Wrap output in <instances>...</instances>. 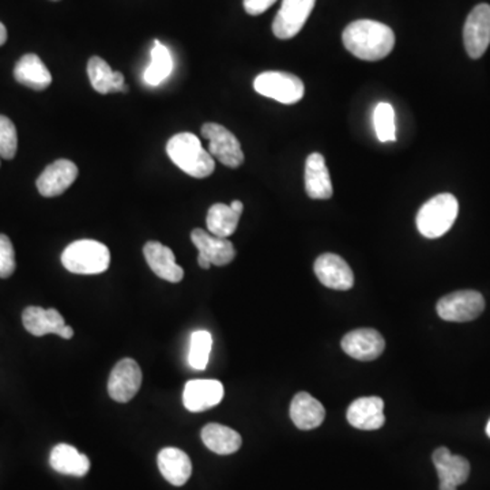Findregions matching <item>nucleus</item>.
<instances>
[{"label":"nucleus","mask_w":490,"mask_h":490,"mask_svg":"<svg viewBox=\"0 0 490 490\" xmlns=\"http://www.w3.org/2000/svg\"><path fill=\"white\" fill-rule=\"evenodd\" d=\"M486 435L489 436V437H490V419H489V422H487V425H486Z\"/></svg>","instance_id":"38"},{"label":"nucleus","mask_w":490,"mask_h":490,"mask_svg":"<svg viewBox=\"0 0 490 490\" xmlns=\"http://www.w3.org/2000/svg\"><path fill=\"white\" fill-rule=\"evenodd\" d=\"M466 52L471 59L484 56L490 45V5H478L471 10L463 29Z\"/></svg>","instance_id":"8"},{"label":"nucleus","mask_w":490,"mask_h":490,"mask_svg":"<svg viewBox=\"0 0 490 490\" xmlns=\"http://www.w3.org/2000/svg\"><path fill=\"white\" fill-rule=\"evenodd\" d=\"M142 386V370L132 358H122L114 365L108 380V394L119 403L130 402Z\"/></svg>","instance_id":"9"},{"label":"nucleus","mask_w":490,"mask_h":490,"mask_svg":"<svg viewBox=\"0 0 490 490\" xmlns=\"http://www.w3.org/2000/svg\"><path fill=\"white\" fill-rule=\"evenodd\" d=\"M87 75H89L93 89L100 94L128 92L122 74L112 70L111 65L101 57H90L89 63H87Z\"/></svg>","instance_id":"23"},{"label":"nucleus","mask_w":490,"mask_h":490,"mask_svg":"<svg viewBox=\"0 0 490 490\" xmlns=\"http://www.w3.org/2000/svg\"><path fill=\"white\" fill-rule=\"evenodd\" d=\"M158 468L163 478L173 485L182 486L187 484L192 474V463L190 456L181 449L168 446L161 449L157 457Z\"/></svg>","instance_id":"19"},{"label":"nucleus","mask_w":490,"mask_h":490,"mask_svg":"<svg viewBox=\"0 0 490 490\" xmlns=\"http://www.w3.org/2000/svg\"><path fill=\"white\" fill-rule=\"evenodd\" d=\"M193 245L214 266H226L236 258L234 245L228 239L214 236L203 229H193L191 233Z\"/></svg>","instance_id":"18"},{"label":"nucleus","mask_w":490,"mask_h":490,"mask_svg":"<svg viewBox=\"0 0 490 490\" xmlns=\"http://www.w3.org/2000/svg\"><path fill=\"white\" fill-rule=\"evenodd\" d=\"M229 206H230V209L233 210L236 214H239L240 217H241L242 210H244V204H242V201H233L230 204H229Z\"/></svg>","instance_id":"34"},{"label":"nucleus","mask_w":490,"mask_h":490,"mask_svg":"<svg viewBox=\"0 0 490 490\" xmlns=\"http://www.w3.org/2000/svg\"><path fill=\"white\" fill-rule=\"evenodd\" d=\"M240 215L236 214L230 206L215 203L207 211L206 225L210 233L222 239H228L236 231Z\"/></svg>","instance_id":"27"},{"label":"nucleus","mask_w":490,"mask_h":490,"mask_svg":"<svg viewBox=\"0 0 490 490\" xmlns=\"http://www.w3.org/2000/svg\"><path fill=\"white\" fill-rule=\"evenodd\" d=\"M73 335H74V329L71 328L70 326H67V324H65V327L64 328H63V331H62V334H60V337L64 338V339H71V338H73Z\"/></svg>","instance_id":"36"},{"label":"nucleus","mask_w":490,"mask_h":490,"mask_svg":"<svg viewBox=\"0 0 490 490\" xmlns=\"http://www.w3.org/2000/svg\"><path fill=\"white\" fill-rule=\"evenodd\" d=\"M62 264L73 274H103L111 266V252L103 242L78 240L63 250Z\"/></svg>","instance_id":"4"},{"label":"nucleus","mask_w":490,"mask_h":490,"mask_svg":"<svg viewBox=\"0 0 490 490\" xmlns=\"http://www.w3.org/2000/svg\"><path fill=\"white\" fill-rule=\"evenodd\" d=\"M384 402L378 397H364L354 400L348 408V424L361 430L380 429L386 422Z\"/></svg>","instance_id":"17"},{"label":"nucleus","mask_w":490,"mask_h":490,"mask_svg":"<svg viewBox=\"0 0 490 490\" xmlns=\"http://www.w3.org/2000/svg\"><path fill=\"white\" fill-rule=\"evenodd\" d=\"M305 191L310 199H329L334 193L326 160L320 152L308 155L305 162Z\"/></svg>","instance_id":"20"},{"label":"nucleus","mask_w":490,"mask_h":490,"mask_svg":"<svg viewBox=\"0 0 490 490\" xmlns=\"http://www.w3.org/2000/svg\"><path fill=\"white\" fill-rule=\"evenodd\" d=\"M18 149V135L14 122L0 114V157L13 160Z\"/></svg>","instance_id":"31"},{"label":"nucleus","mask_w":490,"mask_h":490,"mask_svg":"<svg viewBox=\"0 0 490 490\" xmlns=\"http://www.w3.org/2000/svg\"><path fill=\"white\" fill-rule=\"evenodd\" d=\"M315 3L316 0H282V5L272 22L275 37L289 40L299 34Z\"/></svg>","instance_id":"10"},{"label":"nucleus","mask_w":490,"mask_h":490,"mask_svg":"<svg viewBox=\"0 0 490 490\" xmlns=\"http://www.w3.org/2000/svg\"><path fill=\"white\" fill-rule=\"evenodd\" d=\"M49 465L57 473L78 478L86 475L90 470L89 457L81 454L75 446L64 443L54 446L49 456Z\"/></svg>","instance_id":"25"},{"label":"nucleus","mask_w":490,"mask_h":490,"mask_svg":"<svg viewBox=\"0 0 490 490\" xmlns=\"http://www.w3.org/2000/svg\"><path fill=\"white\" fill-rule=\"evenodd\" d=\"M15 267L13 242L5 234H0V278H10Z\"/></svg>","instance_id":"32"},{"label":"nucleus","mask_w":490,"mask_h":490,"mask_svg":"<svg viewBox=\"0 0 490 490\" xmlns=\"http://www.w3.org/2000/svg\"><path fill=\"white\" fill-rule=\"evenodd\" d=\"M78 177V166L70 160H57L44 169L35 185L38 192L45 198L64 193Z\"/></svg>","instance_id":"13"},{"label":"nucleus","mask_w":490,"mask_h":490,"mask_svg":"<svg viewBox=\"0 0 490 490\" xmlns=\"http://www.w3.org/2000/svg\"><path fill=\"white\" fill-rule=\"evenodd\" d=\"M343 45L354 56L367 62H377L391 54L395 34L391 27L372 19L351 22L342 34Z\"/></svg>","instance_id":"1"},{"label":"nucleus","mask_w":490,"mask_h":490,"mask_svg":"<svg viewBox=\"0 0 490 490\" xmlns=\"http://www.w3.org/2000/svg\"><path fill=\"white\" fill-rule=\"evenodd\" d=\"M14 78L29 89L45 90L52 83V75L43 60L35 54H26L18 60L14 68Z\"/></svg>","instance_id":"24"},{"label":"nucleus","mask_w":490,"mask_h":490,"mask_svg":"<svg viewBox=\"0 0 490 490\" xmlns=\"http://www.w3.org/2000/svg\"><path fill=\"white\" fill-rule=\"evenodd\" d=\"M316 277L332 290H350L354 286V274L345 259L335 253H323L313 264Z\"/></svg>","instance_id":"12"},{"label":"nucleus","mask_w":490,"mask_h":490,"mask_svg":"<svg viewBox=\"0 0 490 490\" xmlns=\"http://www.w3.org/2000/svg\"><path fill=\"white\" fill-rule=\"evenodd\" d=\"M253 89L260 95L291 105L304 97L305 86L299 76L283 71H266L253 81Z\"/></svg>","instance_id":"5"},{"label":"nucleus","mask_w":490,"mask_h":490,"mask_svg":"<svg viewBox=\"0 0 490 490\" xmlns=\"http://www.w3.org/2000/svg\"><path fill=\"white\" fill-rule=\"evenodd\" d=\"M7 41V29H5V24L0 22V46Z\"/></svg>","instance_id":"37"},{"label":"nucleus","mask_w":490,"mask_h":490,"mask_svg":"<svg viewBox=\"0 0 490 490\" xmlns=\"http://www.w3.org/2000/svg\"><path fill=\"white\" fill-rule=\"evenodd\" d=\"M223 386L218 380H190L182 391V403L191 413H201L220 405L222 400Z\"/></svg>","instance_id":"15"},{"label":"nucleus","mask_w":490,"mask_h":490,"mask_svg":"<svg viewBox=\"0 0 490 490\" xmlns=\"http://www.w3.org/2000/svg\"><path fill=\"white\" fill-rule=\"evenodd\" d=\"M432 460L440 478V490H456L470 475L468 460L460 455L452 454L446 446L436 449Z\"/></svg>","instance_id":"11"},{"label":"nucleus","mask_w":490,"mask_h":490,"mask_svg":"<svg viewBox=\"0 0 490 490\" xmlns=\"http://www.w3.org/2000/svg\"><path fill=\"white\" fill-rule=\"evenodd\" d=\"M290 418L299 429H315L323 424L326 410L312 395L299 392L290 403Z\"/></svg>","instance_id":"22"},{"label":"nucleus","mask_w":490,"mask_h":490,"mask_svg":"<svg viewBox=\"0 0 490 490\" xmlns=\"http://www.w3.org/2000/svg\"><path fill=\"white\" fill-rule=\"evenodd\" d=\"M166 152L172 162L188 176L204 179L214 172V158L193 133L180 132L172 136L166 144Z\"/></svg>","instance_id":"2"},{"label":"nucleus","mask_w":490,"mask_h":490,"mask_svg":"<svg viewBox=\"0 0 490 490\" xmlns=\"http://www.w3.org/2000/svg\"><path fill=\"white\" fill-rule=\"evenodd\" d=\"M436 309L443 320L465 323L484 312L485 299L475 290L454 291L438 299Z\"/></svg>","instance_id":"7"},{"label":"nucleus","mask_w":490,"mask_h":490,"mask_svg":"<svg viewBox=\"0 0 490 490\" xmlns=\"http://www.w3.org/2000/svg\"><path fill=\"white\" fill-rule=\"evenodd\" d=\"M277 0H244V8L250 15H260L269 10Z\"/></svg>","instance_id":"33"},{"label":"nucleus","mask_w":490,"mask_h":490,"mask_svg":"<svg viewBox=\"0 0 490 490\" xmlns=\"http://www.w3.org/2000/svg\"><path fill=\"white\" fill-rule=\"evenodd\" d=\"M459 203L452 193H440L422 204L416 214V229L426 239L444 236L456 220Z\"/></svg>","instance_id":"3"},{"label":"nucleus","mask_w":490,"mask_h":490,"mask_svg":"<svg viewBox=\"0 0 490 490\" xmlns=\"http://www.w3.org/2000/svg\"><path fill=\"white\" fill-rule=\"evenodd\" d=\"M343 351L359 361H373L383 354L386 342L380 332L373 328H358L348 332L340 342Z\"/></svg>","instance_id":"14"},{"label":"nucleus","mask_w":490,"mask_h":490,"mask_svg":"<svg viewBox=\"0 0 490 490\" xmlns=\"http://www.w3.org/2000/svg\"><path fill=\"white\" fill-rule=\"evenodd\" d=\"M22 323L27 332L34 337H44L46 334H62L65 327L64 318L59 310L49 308L27 307L22 312Z\"/></svg>","instance_id":"21"},{"label":"nucleus","mask_w":490,"mask_h":490,"mask_svg":"<svg viewBox=\"0 0 490 490\" xmlns=\"http://www.w3.org/2000/svg\"><path fill=\"white\" fill-rule=\"evenodd\" d=\"M198 264L201 267V269L204 270H209L210 266H211V263H210V261L207 260V259L204 258L203 255H201V253H199L198 255Z\"/></svg>","instance_id":"35"},{"label":"nucleus","mask_w":490,"mask_h":490,"mask_svg":"<svg viewBox=\"0 0 490 490\" xmlns=\"http://www.w3.org/2000/svg\"><path fill=\"white\" fill-rule=\"evenodd\" d=\"M0 158H2V157H0Z\"/></svg>","instance_id":"39"},{"label":"nucleus","mask_w":490,"mask_h":490,"mask_svg":"<svg viewBox=\"0 0 490 490\" xmlns=\"http://www.w3.org/2000/svg\"><path fill=\"white\" fill-rule=\"evenodd\" d=\"M373 124H375L378 141H395V111L391 103H377L375 112H373Z\"/></svg>","instance_id":"30"},{"label":"nucleus","mask_w":490,"mask_h":490,"mask_svg":"<svg viewBox=\"0 0 490 490\" xmlns=\"http://www.w3.org/2000/svg\"><path fill=\"white\" fill-rule=\"evenodd\" d=\"M143 255L152 271L161 279L177 283L184 278V270L176 263L173 250L158 241L144 244Z\"/></svg>","instance_id":"16"},{"label":"nucleus","mask_w":490,"mask_h":490,"mask_svg":"<svg viewBox=\"0 0 490 490\" xmlns=\"http://www.w3.org/2000/svg\"><path fill=\"white\" fill-rule=\"evenodd\" d=\"M152 63L144 70L143 79L150 86L162 83L173 70V60L171 52L160 41L155 40L152 48Z\"/></svg>","instance_id":"28"},{"label":"nucleus","mask_w":490,"mask_h":490,"mask_svg":"<svg viewBox=\"0 0 490 490\" xmlns=\"http://www.w3.org/2000/svg\"><path fill=\"white\" fill-rule=\"evenodd\" d=\"M212 348V337L209 331H195L191 337L190 353H188V362L192 369H206L209 364L210 351Z\"/></svg>","instance_id":"29"},{"label":"nucleus","mask_w":490,"mask_h":490,"mask_svg":"<svg viewBox=\"0 0 490 490\" xmlns=\"http://www.w3.org/2000/svg\"><path fill=\"white\" fill-rule=\"evenodd\" d=\"M201 136L209 141V152L214 160L229 168H239L244 162V152L239 139L223 125L206 122L201 127Z\"/></svg>","instance_id":"6"},{"label":"nucleus","mask_w":490,"mask_h":490,"mask_svg":"<svg viewBox=\"0 0 490 490\" xmlns=\"http://www.w3.org/2000/svg\"><path fill=\"white\" fill-rule=\"evenodd\" d=\"M204 446L218 455H230L239 451L242 440L240 433L220 424H209L201 429Z\"/></svg>","instance_id":"26"}]
</instances>
